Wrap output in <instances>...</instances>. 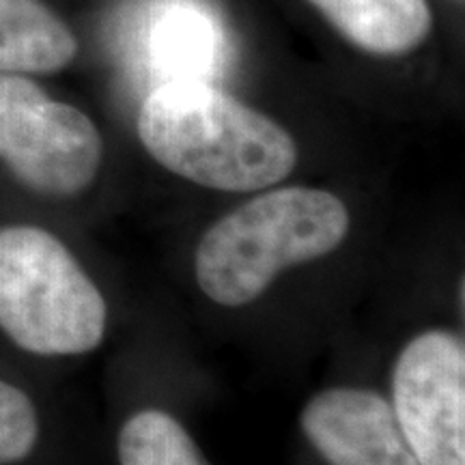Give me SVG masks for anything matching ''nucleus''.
<instances>
[{"label":"nucleus","mask_w":465,"mask_h":465,"mask_svg":"<svg viewBox=\"0 0 465 465\" xmlns=\"http://www.w3.org/2000/svg\"><path fill=\"white\" fill-rule=\"evenodd\" d=\"M342 37L371 54L399 56L418 48L431 31L427 0H308Z\"/></svg>","instance_id":"8"},{"label":"nucleus","mask_w":465,"mask_h":465,"mask_svg":"<svg viewBox=\"0 0 465 465\" xmlns=\"http://www.w3.org/2000/svg\"><path fill=\"white\" fill-rule=\"evenodd\" d=\"M349 229V209L332 192L302 185L263 192L201 237L196 282L220 306H246L281 272L334 252Z\"/></svg>","instance_id":"2"},{"label":"nucleus","mask_w":465,"mask_h":465,"mask_svg":"<svg viewBox=\"0 0 465 465\" xmlns=\"http://www.w3.org/2000/svg\"><path fill=\"white\" fill-rule=\"evenodd\" d=\"M39 440V416L22 388L0 380V465L25 461Z\"/></svg>","instance_id":"11"},{"label":"nucleus","mask_w":465,"mask_h":465,"mask_svg":"<svg viewBox=\"0 0 465 465\" xmlns=\"http://www.w3.org/2000/svg\"><path fill=\"white\" fill-rule=\"evenodd\" d=\"M108 306L72 250L33 224L0 226V330L33 356H83L102 345Z\"/></svg>","instance_id":"3"},{"label":"nucleus","mask_w":465,"mask_h":465,"mask_svg":"<svg viewBox=\"0 0 465 465\" xmlns=\"http://www.w3.org/2000/svg\"><path fill=\"white\" fill-rule=\"evenodd\" d=\"M121 465H207L183 424L162 410H143L121 427Z\"/></svg>","instance_id":"9"},{"label":"nucleus","mask_w":465,"mask_h":465,"mask_svg":"<svg viewBox=\"0 0 465 465\" xmlns=\"http://www.w3.org/2000/svg\"><path fill=\"white\" fill-rule=\"evenodd\" d=\"M138 136L158 164L212 190H267L298 164V144L284 127L199 80L151 91Z\"/></svg>","instance_id":"1"},{"label":"nucleus","mask_w":465,"mask_h":465,"mask_svg":"<svg viewBox=\"0 0 465 465\" xmlns=\"http://www.w3.org/2000/svg\"><path fill=\"white\" fill-rule=\"evenodd\" d=\"M392 410L420 465H465V345L431 330L401 349Z\"/></svg>","instance_id":"5"},{"label":"nucleus","mask_w":465,"mask_h":465,"mask_svg":"<svg viewBox=\"0 0 465 465\" xmlns=\"http://www.w3.org/2000/svg\"><path fill=\"white\" fill-rule=\"evenodd\" d=\"M300 424L330 465H420L391 401L366 388L339 386L315 394Z\"/></svg>","instance_id":"6"},{"label":"nucleus","mask_w":465,"mask_h":465,"mask_svg":"<svg viewBox=\"0 0 465 465\" xmlns=\"http://www.w3.org/2000/svg\"><path fill=\"white\" fill-rule=\"evenodd\" d=\"M104 143L93 119L31 75L0 74V162L17 183L74 199L95 182Z\"/></svg>","instance_id":"4"},{"label":"nucleus","mask_w":465,"mask_h":465,"mask_svg":"<svg viewBox=\"0 0 465 465\" xmlns=\"http://www.w3.org/2000/svg\"><path fill=\"white\" fill-rule=\"evenodd\" d=\"M213 28L205 17L190 14V11H177L168 15L155 28L153 52L155 58L166 67L188 69L196 72L205 67L213 56Z\"/></svg>","instance_id":"10"},{"label":"nucleus","mask_w":465,"mask_h":465,"mask_svg":"<svg viewBox=\"0 0 465 465\" xmlns=\"http://www.w3.org/2000/svg\"><path fill=\"white\" fill-rule=\"evenodd\" d=\"M75 56L78 37L44 0H0V74L50 75Z\"/></svg>","instance_id":"7"}]
</instances>
